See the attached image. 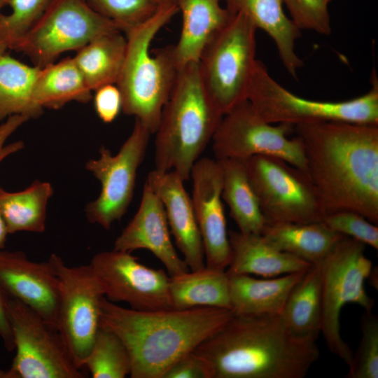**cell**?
<instances>
[{"instance_id":"obj_35","label":"cell","mask_w":378,"mask_h":378,"mask_svg":"<svg viewBox=\"0 0 378 378\" xmlns=\"http://www.w3.org/2000/svg\"><path fill=\"white\" fill-rule=\"evenodd\" d=\"M362 337L353 354L347 378L378 377V318L365 312L361 318Z\"/></svg>"},{"instance_id":"obj_39","label":"cell","mask_w":378,"mask_h":378,"mask_svg":"<svg viewBox=\"0 0 378 378\" xmlns=\"http://www.w3.org/2000/svg\"><path fill=\"white\" fill-rule=\"evenodd\" d=\"M94 92V106L98 117L105 123L112 122L122 109V96L118 86L108 84Z\"/></svg>"},{"instance_id":"obj_30","label":"cell","mask_w":378,"mask_h":378,"mask_svg":"<svg viewBox=\"0 0 378 378\" xmlns=\"http://www.w3.org/2000/svg\"><path fill=\"white\" fill-rule=\"evenodd\" d=\"M52 195L50 183L38 180L19 192H8L0 188V214L8 234L21 231L43 232L48 202Z\"/></svg>"},{"instance_id":"obj_2","label":"cell","mask_w":378,"mask_h":378,"mask_svg":"<svg viewBox=\"0 0 378 378\" xmlns=\"http://www.w3.org/2000/svg\"><path fill=\"white\" fill-rule=\"evenodd\" d=\"M193 351L213 378H303L320 356L316 342L294 337L280 316L234 314Z\"/></svg>"},{"instance_id":"obj_18","label":"cell","mask_w":378,"mask_h":378,"mask_svg":"<svg viewBox=\"0 0 378 378\" xmlns=\"http://www.w3.org/2000/svg\"><path fill=\"white\" fill-rule=\"evenodd\" d=\"M164 206L149 185H144L141 202L130 222L116 238L113 249H146L164 266L169 276L189 271L173 245Z\"/></svg>"},{"instance_id":"obj_5","label":"cell","mask_w":378,"mask_h":378,"mask_svg":"<svg viewBox=\"0 0 378 378\" xmlns=\"http://www.w3.org/2000/svg\"><path fill=\"white\" fill-rule=\"evenodd\" d=\"M178 12L176 5L161 6L147 21L125 33V61L115 83L122 111L135 117L154 134L175 84L179 68L173 46L152 53L150 44L158 31Z\"/></svg>"},{"instance_id":"obj_27","label":"cell","mask_w":378,"mask_h":378,"mask_svg":"<svg viewBox=\"0 0 378 378\" xmlns=\"http://www.w3.org/2000/svg\"><path fill=\"white\" fill-rule=\"evenodd\" d=\"M217 160L223 173L221 197L229 206L230 215L239 232L262 234L266 220L248 179L244 160Z\"/></svg>"},{"instance_id":"obj_13","label":"cell","mask_w":378,"mask_h":378,"mask_svg":"<svg viewBox=\"0 0 378 378\" xmlns=\"http://www.w3.org/2000/svg\"><path fill=\"white\" fill-rule=\"evenodd\" d=\"M50 259L59 280L57 330L75 365L80 369L100 327L102 286L90 264L69 267L57 254Z\"/></svg>"},{"instance_id":"obj_37","label":"cell","mask_w":378,"mask_h":378,"mask_svg":"<svg viewBox=\"0 0 378 378\" xmlns=\"http://www.w3.org/2000/svg\"><path fill=\"white\" fill-rule=\"evenodd\" d=\"M299 29H307L322 35L331 33V23L326 0H283Z\"/></svg>"},{"instance_id":"obj_11","label":"cell","mask_w":378,"mask_h":378,"mask_svg":"<svg viewBox=\"0 0 378 378\" xmlns=\"http://www.w3.org/2000/svg\"><path fill=\"white\" fill-rule=\"evenodd\" d=\"M120 31L85 0H53L29 32L13 48L34 66L55 62L63 52L76 50L102 34Z\"/></svg>"},{"instance_id":"obj_19","label":"cell","mask_w":378,"mask_h":378,"mask_svg":"<svg viewBox=\"0 0 378 378\" xmlns=\"http://www.w3.org/2000/svg\"><path fill=\"white\" fill-rule=\"evenodd\" d=\"M184 180L175 172L150 171L146 182L160 200L170 232L190 270L205 266L203 243Z\"/></svg>"},{"instance_id":"obj_4","label":"cell","mask_w":378,"mask_h":378,"mask_svg":"<svg viewBox=\"0 0 378 378\" xmlns=\"http://www.w3.org/2000/svg\"><path fill=\"white\" fill-rule=\"evenodd\" d=\"M223 116L203 85L198 62L181 68L154 133V169L188 180Z\"/></svg>"},{"instance_id":"obj_38","label":"cell","mask_w":378,"mask_h":378,"mask_svg":"<svg viewBox=\"0 0 378 378\" xmlns=\"http://www.w3.org/2000/svg\"><path fill=\"white\" fill-rule=\"evenodd\" d=\"M162 378H213V370L206 358L192 351L174 363Z\"/></svg>"},{"instance_id":"obj_43","label":"cell","mask_w":378,"mask_h":378,"mask_svg":"<svg viewBox=\"0 0 378 378\" xmlns=\"http://www.w3.org/2000/svg\"><path fill=\"white\" fill-rule=\"evenodd\" d=\"M160 6L176 5V0H158Z\"/></svg>"},{"instance_id":"obj_3","label":"cell","mask_w":378,"mask_h":378,"mask_svg":"<svg viewBox=\"0 0 378 378\" xmlns=\"http://www.w3.org/2000/svg\"><path fill=\"white\" fill-rule=\"evenodd\" d=\"M100 309V326L115 332L130 354L132 378H162L174 363L234 315L231 309L210 307L139 311L104 296Z\"/></svg>"},{"instance_id":"obj_44","label":"cell","mask_w":378,"mask_h":378,"mask_svg":"<svg viewBox=\"0 0 378 378\" xmlns=\"http://www.w3.org/2000/svg\"><path fill=\"white\" fill-rule=\"evenodd\" d=\"M9 0H0V17L2 15L1 10L2 8L8 4Z\"/></svg>"},{"instance_id":"obj_40","label":"cell","mask_w":378,"mask_h":378,"mask_svg":"<svg viewBox=\"0 0 378 378\" xmlns=\"http://www.w3.org/2000/svg\"><path fill=\"white\" fill-rule=\"evenodd\" d=\"M28 120L29 118L25 115H13L0 124V162L24 148V143L21 141L9 144H6V142L8 137Z\"/></svg>"},{"instance_id":"obj_31","label":"cell","mask_w":378,"mask_h":378,"mask_svg":"<svg viewBox=\"0 0 378 378\" xmlns=\"http://www.w3.org/2000/svg\"><path fill=\"white\" fill-rule=\"evenodd\" d=\"M39 68L25 64L6 52L0 57V122L13 115L30 119L42 114L43 109L33 98Z\"/></svg>"},{"instance_id":"obj_36","label":"cell","mask_w":378,"mask_h":378,"mask_svg":"<svg viewBox=\"0 0 378 378\" xmlns=\"http://www.w3.org/2000/svg\"><path fill=\"white\" fill-rule=\"evenodd\" d=\"M322 222L335 232L378 249L377 225L358 213L335 211L325 215Z\"/></svg>"},{"instance_id":"obj_17","label":"cell","mask_w":378,"mask_h":378,"mask_svg":"<svg viewBox=\"0 0 378 378\" xmlns=\"http://www.w3.org/2000/svg\"><path fill=\"white\" fill-rule=\"evenodd\" d=\"M0 290L57 329L59 280L52 262L28 259L22 251H0Z\"/></svg>"},{"instance_id":"obj_34","label":"cell","mask_w":378,"mask_h":378,"mask_svg":"<svg viewBox=\"0 0 378 378\" xmlns=\"http://www.w3.org/2000/svg\"><path fill=\"white\" fill-rule=\"evenodd\" d=\"M125 34L149 20L161 6L158 0H85Z\"/></svg>"},{"instance_id":"obj_8","label":"cell","mask_w":378,"mask_h":378,"mask_svg":"<svg viewBox=\"0 0 378 378\" xmlns=\"http://www.w3.org/2000/svg\"><path fill=\"white\" fill-rule=\"evenodd\" d=\"M256 30L244 14H232L198 61L203 85L223 115L247 100L257 61Z\"/></svg>"},{"instance_id":"obj_6","label":"cell","mask_w":378,"mask_h":378,"mask_svg":"<svg viewBox=\"0 0 378 378\" xmlns=\"http://www.w3.org/2000/svg\"><path fill=\"white\" fill-rule=\"evenodd\" d=\"M370 90L358 97L344 102L304 99L279 84L265 64L257 59L247 100L265 122L271 124H301L342 121L378 125V78L373 71Z\"/></svg>"},{"instance_id":"obj_16","label":"cell","mask_w":378,"mask_h":378,"mask_svg":"<svg viewBox=\"0 0 378 378\" xmlns=\"http://www.w3.org/2000/svg\"><path fill=\"white\" fill-rule=\"evenodd\" d=\"M190 178L191 200L203 243L205 265L226 270L232 252L221 197L223 173L220 162L209 158L198 159Z\"/></svg>"},{"instance_id":"obj_32","label":"cell","mask_w":378,"mask_h":378,"mask_svg":"<svg viewBox=\"0 0 378 378\" xmlns=\"http://www.w3.org/2000/svg\"><path fill=\"white\" fill-rule=\"evenodd\" d=\"M83 367L93 378H124L130 374L131 359L121 339L100 326Z\"/></svg>"},{"instance_id":"obj_42","label":"cell","mask_w":378,"mask_h":378,"mask_svg":"<svg viewBox=\"0 0 378 378\" xmlns=\"http://www.w3.org/2000/svg\"><path fill=\"white\" fill-rule=\"evenodd\" d=\"M8 234L6 224L0 214V251L4 248L6 236Z\"/></svg>"},{"instance_id":"obj_23","label":"cell","mask_w":378,"mask_h":378,"mask_svg":"<svg viewBox=\"0 0 378 378\" xmlns=\"http://www.w3.org/2000/svg\"><path fill=\"white\" fill-rule=\"evenodd\" d=\"M231 14L241 13L257 29L265 31L273 40L279 58L287 71L297 78L303 62L295 50L300 29L288 18L283 9V0H225Z\"/></svg>"},{"instance_id":"obj_24","label":"cell","mask_w":378,"mask_h":378,"mask_svg":"<svg viewBox=\"0 0 378 378\" xmlns=\"http://www.w3.org/2000/svg\"><path fill=\"white\" fill-rule=\"evenodd\" d=\"M294 337L316 342L321 331L322 295L319 267L312 265L290 293L279 315Z\"/></svg>"},{"instance_id":"obj_41","label":"cell","mask_w":378,"mask_h":378,"mask_svg":"<svg viewBox=\"0 0 378 378\" xmlns=\"http://www.w3.org/2000/svg\"><path fill=\"white\" fill-rule=\"evenodd\" d=\"M0 337L8 351L15 349L12 330L6 308V296L0 290Z\"/></svg>"},{"instance_id":"obj_29","label":"cell","mask_w":378,"mask_h":378,"mask_svg":"<svg viewBox=\"0 0 378 378\" xmlns=\"http://www.w3.org/2000/svg\"><path fill=\"white\" fill-rule=\"evenodd\" d=\"M126 49V36L116 31L96 37L77 51L74 60L92 91L116 83Z\"/></svg>"},{"instance_id":"obj_46","label":"cell","mask_w":378,"mask_h":378,"mask_svg":"<svg viewBox=\"0 0 378 378\" xmlns=\"http://www.w3.org/2000/svg\"><path fill=\"white\" fill-rule=\"evenodd\" d=\"M332 0H326V1L329 4Z\"/></svg>"},{"instance_id":"obj_26","label":"cell","mask_w":378,"mask_h":378,"mask_svg":"<svg viewBox=\"0 0 378 378\" xmlns=\"http://www.w3.org/2000/svg\"><path fill=\"white\" fill-rule=\"evenodd\" d=\"M262 235L278 249L312 265L321 262L343 236L322 221L266 223Z\"/></svg>"},{"instance_id":"obj_25","label":"cell","mask_w":378,"mask_h":378,"mask_svg":"<svg viewBox=\"0 0 378 378\" xmlns=\"http://www.w3.org/2000/svg\"><path fill=\"white\" fill-rule=\"evenodd\" d=\"M169 286L173 309L210 307L231 309L229 277L225 270L205 265L170 276Z\"/></svg>"},{"instance_id":"obj_12","label":"cell","mask_w":378,"mask_h":378,"mask_svg":"<svg viewBox=\"0 0 378 378\" xmlns=\"http://www.w3.org/2000/svg\"><path fill=\"white\" fill-rule=\"evenodd\" d=\"M293 132L290 125L265 122L246 100L223 115L211 140L213 151L216 160L273 156L307 172L303 144L297 136L288 137Z\"/></svg>"},{"instance_id":"obj_28","label":"cell","mask_w":378,"mask_h":378,"mask_svg":"<svg viewBox=\"0 0 378 378\" xmlns=\"http://www.w3.org/2000/svg\"><path fill=\"white\" fill-rule=\"evenodd\" d=\"M92 90L73 57L40 67L33 86V98L42 109H59L70 102H88Z\"/></svg>"},{"instance_id":"obj_14","label":"cell","mask_w":378,"mask_h":378,"mask_svg":"<svg viewBox=\"0 0 378 378\" xmlns=\"http://www.w3.org/2000/svg\"><path fill=\"white\" fill-rule=\"evenodd\" d=\"M152 134L135 119L131 134L117 154L104 146L99 158L90 160L85 168L101 183L99 197L85 208L88 220L106 230L126 213L133 197L136 177Z\"/></svg>"},{"instance_id":"obj_45","label":"cell","mask_w":378,"mask_h":378,"mask_svg":"<svg viewBox=\"0 0 378 378\" xmlns=\"http://www.w3.org/2000/svg\"><path fill=\"white\" fill-rule=\"evenodd\" d=\"M8 48L3 43L0 42V57L6 52V50Z\"/></svg>"},{"instance_id":"obj_7","label":"cell","mask_w":378,"mask_h":378,"mask_svg":"<svg viewBox=\"0 0 378 378\" xmlns=\"http://www.w3.org/2000/svg\"><path fill=\"white\" fill-rule=\"evenodd\" d=\"M365 245L342 236L318 264L321 280V331L330 351L348 366L353 352L340 332V314L349 303L372 312L374 300L365 288L372 261L365 255Z\"/></svg>"},{"instance_id":"obj_21","label":"cell","mask_w":378,"mask_h":378,"mask_svg":"<svg viewBox=\"0 0 378 378\" xmlns=\"http://www.w3.org/2000/svg\"><path fill=\"white\" fill-rule=\"evenodd\" d=\"M225 0H176L182 16L179 39L174 45L179 68L198 62L209 43L227 24L232 14L223 7Z\"/></svg>"},{"instance_id":"obj_9","label":"cell","mask_w":378,"mask_h":378,"mask_svg":"<svg viewBox=\"0 0 378 378\" xmlns=\"http://www.w3.org/2000/svg\"><path fill=\"white\" fill-rule=\"evenodd\" d=\"M244 163L266 223L322 221L325 214L307 172L270 155H254Z\"/></svg>"},{"instance_id":"obj_22","label":"cell","mask_w":378,"mask_h":378,"mask_svg":"<svg viewBox=\"0 0 378 378\" xmlns=\"http://www.w3.org/2000/svg\"><path fill=\"white\" fill-rule=\"evenodd\" d=\"M306 271L267 279L227 275L231 310L234 315L279 316Z\"/></svg>"},{"instance_id":"obj_1","label":"cell","mask_w":378,"mask_h":378,"mask_svg":"<svg viewBox=\"0 0 378 378\" xmlns=\"http://www.w3.org/2000/svg\"><path fill=\"white\" fill-rule=\"evenodd\" d=\"M325 215L358 213L378 223V125L324 121L294 126Z\"/></svg>"},{"instance_id":"obj_10","label":"cell","mask_w":378,"mask_h":378,"mask_svg":"<svg viewBox=\"0 0 378 378\" xmlns=\"http://www.w3.org/2000/svg\"><path fill=\"white\" fill-rule=\"evenodd\" d=\"M16 354L0 378H83L58 330L19 300L6 296Z\"/></svg>"},{"instance_id":"obj_33","label":"cell","mask_w":378,"mask_h":378,"mask_svg":"<svg viewBox=\"0 0 378 378\" xmlns=\"http://www.w3.org/2000/svg\"><path fill=\"white\" fill-rule=\"evenodd\" d=\"M53 0H9L10 13L0 17V42L13 49L36 24Z\"/></svg>"},{"instance_id":"obj_15","label":"cell","mask_w":378,"mask_h":378,"mask_svg":"<svg viewBox=\"0 0 378 378\" xmlns=\"http://www.w3.org/2000/svg\"><path fill=\"white\" fill-rule=\"evenodd\" d=\"M112 302H126L131 309L153 311L172 309L170 276L141 263L130 252L111 250L94 255L89 263Z\"/></svg>"},{"instance_id":"obj_20","label":"cell","mask_w":378,"mask_h":378,"mask_svg":"<svg viewBox=\"0 0 378 378\" xmlns=\"http://www.w3.org/2000/svg\"><path fill=\"white\" fill-rule=\"evenodd\" d=\"M228 236L232 252L225 270L228 276L255 274L271 278L304 272L312 265L278 249L262 234L230 230Z\"/></svg>"}]
</instances>
